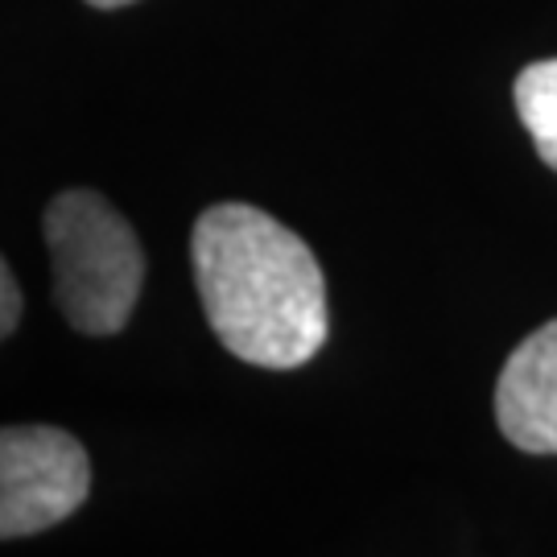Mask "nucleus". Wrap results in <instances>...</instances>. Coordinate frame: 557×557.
<instances>
[{"label": "nucleus", "instance_id": "1", "mask_svg": "<svg viewBox=\"0 0 557 557\" xmlns=\"http://www.w3.org/2000/svg\"><path fill=\"white\" fill-rule=\"evenodd\" d=\"M190 257L202 314L236 359L289 372L322 351L331 314L319 260L269 211L248 202L202 211Z\"/></svg>", "mask_w": 557, "mask_h": 557}, {"label": "nucleus", "instance_id": "2", "mask_svg": "<svg viewBox=\"0 0 557 557\" xmlns=\"http://www.w3.org/2000/svg\"><path fill=\"white\" fill-rule=\"evenodd\" d=\"M46 244L62 319L83 335H116L145 285L137 232L96 190H66L46 207Z\"/></svg>", "mask_w": 557, "mask_h": 557}, {"label": "nucleus", "instance_id": "3", "mask_svg": "<svg viewBox=\"0 0 557 557\" xmlns=\"http://www.w3.org/2000/svg\"><path fill=\"white\" fill-rule=\"evenodd\" d=\"M91 492V462L79 438L54 425L0 430V541L54 529Z\"/></svg>", "mask_w": 557, "mask_h": 557}, {"label": "nucleus", "instance_id": "4", "mask_svg": "<svg viewBox=\"0 0 557 557\" xmlns=\"http://www.w3.org/2000/svg\"><path fill=\"white\" fill-rule=\"evenodd\" d=\"M496 421L524 455H557V319L508 356L496 384Z\"/></svg>", "mask_w": 557, "mask_h": 557}, {"label": "nucleus", "instance_id": "5", "mask_svg": "<svg viewBox=\"0 0 557 557\" xmlns=\"http://www.w3.org/2000/svg\"><path fill=\"white\" fill-rule=\"evenodd\" d=\"M517 116L529 128L541 161L557 170V59L533 62L517 75Z\"/></svg>", "mask_w": 557, "mask_h": 557}, {"label": "nucleus", "instance_id": "6", "mask_svg": "<svg viewBox=\"0 0 557 557\" xmlns=\"http://www.w3.org/2000/svg\"><path fill=\"white\" fill-rule=\"evenodd\" d=\"M21 322V289L17 277L9 273V264L0 260V338L13 335V326Z\"/></svg>", "mask_w": 557, "mask_h": 557}, {"label": "nucleus", "instance_id": "7", "mask_svg": "<svg viewBox=\"0 0 557 557\" xmlns=\"http://www.w3.org/2000/svg\"><path fill=\"white\" fill-rule=\"evenodd\" d=\"M91 9H124V4H133V0H87Z\"/></svg>", "mask_w": 557, "mask_h": 557}]
</instances>
